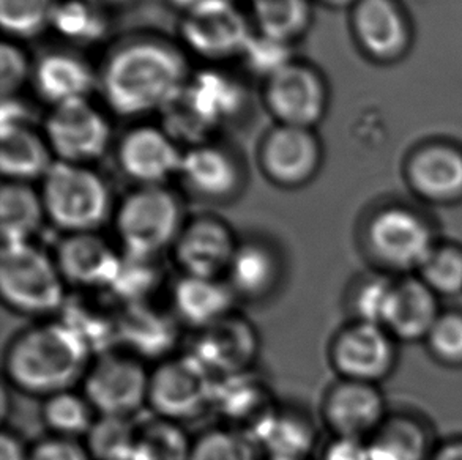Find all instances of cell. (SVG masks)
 <instances>
[{
	"label": "cell",
	"mask_w": 462,
	"mask_h": 460,
	"mask_svg": "<svg viewBox=\"0 0 462 460\" xmlns=\"http://www.w3.org/2000/svg\"><path fill=\"white\" fill-rule=\"evenodd\" d=\"M189 79L187 59L175 46L155 38L122 44L98 75L107 106L122 117L162 113Z\"/></svg>",
	"instance_id": "1"
},
{
	"label": "cell",
	"mask_w": 462,
	"mask_h": 460,
	"mask_svg": "<svg viewBox=\"0 0 462 460\" xmlns=\"http://www.w3.org/2000/svg\"><path fill=\"white\" fill-rule=\"evenodd\" d=\"M92 356L81 337L59 320L33 325L13 337L4 366L16 390L50 398L84 380Z\"/></svg>",
	"instance_id": "2"
},
{
	"label": "cell",
	"mask_w": 462,
	"mask_h": 460,
	"mask_svg": "<svg viewBox=\"0 0 462 460\" xmlns=\"http://www.w3.org/2000/svg\"><path fill=\"white\" fill-rule=\"evenodd\" d=\"M245 106V90L237 79L217 69L189 76L181 94L162 111V130L175 143L189 147L206 143L221 124L237 117Z\"/></svg>",
	"instance_id": "3"
},
{
	"label": "cell",
	"mask_w": 462,
	"mask_h": 460,
	"mask_svg": "<svg viewBox=\"0 0 462 460\" xmlns=\"http://www.w3.org/2000/svg\"><path fill=\"white\" fill-rule=\"evenodd\" d=\"M442 238L425 213L390 204L377 208L363 227V248L379 271L417 274Z\"/></svg>",
	"instance_id": "4"
},
{
	"label": "cell",
	"mask_w": 462,
	"mask_h": 460,
	"mask_svg": "<svg viewBox=\"0 0 462 460\" xmlns=\"http://www.w3.org/2000/svg\"><path fill=\"white\" fill-rule=\"evenodd\" d=\"M42 185L46 218L69 234L97 232L113 210L106 181L84 164L56 161Z\"/></svg>",
	"instance_id": "5"
},
{
	"label": "cell",
	"mask_w": 462,
	"mask_h": 460,
	"mask_svg": "<svg viewBox=\"0 0 462 460\" xmlns=\"http://www.w3.org/2000/svg\"><path fill=\"white\" fill-rule=\"evenodd\" d=\"M65 281L54 259L32 243L4 244L0 254V295L12 311L44 317L62 309Z\"/></svg>",
	"instance_id": "6"
},
{
	"label": "cell",
	"mask_w": 462,
	"mask_h": 460,
	"mask_svg": "<svg viewBox=\"0 0 462 460\" xmlns=\"http://www.w3.org/2000/svg\"><path fill=\"white\" fill-rule=\"evenodd\" d=\"M183 210L171 189L139 187L122 200L116 212V230L124 251L160 255L174 246L183 229Z\"/></svg>",
	"instance_id": "7"
},
{
	"label": "cell",
	"mask_w": 462,
	"mask_h": 460,
	"mask_svg": "<svg viewBox=\"0 0 462 460\" xmlns=\"http://www.w3.org/2000/svg\"><path fill=\"white\" fill-rule=\"evenodd\" d=\"M218 379L191 354L162 360L151 373L149 402L162 419L183 423L213 409Z\"/></svg>",
	"instance_id": "8"
},
{
	"label": "cell",
	"mask_w": 462,
	"mask_h": 460,
	"mask_svg": "<svg viewBox=\"0 0 462 460\" xmlns=\"http://www.w3.org/2000/svg\"><path fill=\"white\" fill-rule=\"evenodd\" d=\"M151 373L132 354H98L84 377V396L106 417L132 418L149 402Z\"/></svg>",
	"instance_id": "9"
},
{
	"label": "cell",
	"mask_w": 462,
	"mask_h": 460,
	"mask_svg": "<svg viewBox=\"0 0 462 460\" xmlns=\"http://www.w3.org/2000/svg\"><path fill=\"white\" fill-rule=\"evenodd\" d=\"M400 345L381 325L352 320L331 343V366L339 379L382 385L398 369Z\"/></svg>",
	"instance_id": "10"
},
{
	"label": "cell",
	"mask_w": 462,
	"mask_h": 460,
	"mask_svg": "<svg viewBox=\"0 0 462 460\" xmlns=\"http://www.w3.org/2000/svg\"><path fill=\"white\" fill-rule=\"evenodd\" d=\"M44 137L56 161L88 166L109 149L111 124L90 101H69L52 107L44 122Z\"/></svg>",
	"instance_id": "11"
},
{
	"label": "cell",
	"mask_w": 462,
	"mask_h": 460,
	"mask_svg": "<svg viewBox=\"0 0 462 460\" xmlns=\"http://www.w3.org/2000/svg\"><path fill=\"white\" fill-rule=\"evenodd\" d=\"M180 35L194 54L218 62L242 56L254 31L234 0H223L185 12Z\"/></svg>",
	"instance_id": "12"
},
{
	"label": "cell",
	"mask_w": 462,
	"mask_h": 460,
	"mask_svg": "<svg viewBox=\"0 0 462 460\" xmlns=\"http://www.w3.org/2000/svg\"><path fill=\"white\" fill-rule=\"evenodd\" d=\"M263 101L278 124L312 130L328 107V87L318 69L292 62L265 81Z\"/></svg>",
	"instance_id": "13"
},
{
	"label": "cell",
	"mask_w": 462,
	"mask_h": 460,
	"mask_svg": "<svg viewBox=\"0 0 462 460\" xmlns=\"http://www.w3.org/2000/svg\"><path fill=\"white\" fill-rule=\"evenodd\" d=\"M350 29L374 62H400L412 50V23L400 0H358L350 8Z\"/></svg>",
	"instance_id": "14"
},
{
	"label": "cell",
	"mask_w": 462,
	"mask_h": 460,
	"mask_svg": "<svg viewBox=\"0 0 462 460\" xmlns=\"http://www.w3.org/2000/svg\"><path fill=\"white\" fill-rule=\"evenodd\" d=\"M387 396L381 385L339 379L327 391L322 418L333 437L368 442L390 415Z\"/></svg>",
	"instance_id": "15"
},
{
	"label": "cell",
	"mask_w": 462,
	"mask_h": 460,
	"mask_svg": "<svg viewBox=\"0 0 462 460\" xmlns=\"http://www.w3.org/2000/svg\"><path fill=\"white\" fill-rule=\"evenodd\" d=\"M259 162L272 183L300 188L318 175L322 164V145L310 128L278 124L263 137Z\"/></svg>",
	"instance_id": "16"
},
{
	"label": "cell",
	"mask_w": 462,
	"mask_h": 460,
	"mask_svg": "<svg viewBox=\"0 0 462 460\" xmlns=\"http://www.w3.org/2000/svg\"><path fill=\"white\" fill-rule=\"evenodd\" d=\"M404 177L415 198L430 206L462 204V149L450 143H428L409 155Z\"/></svg>",
	"instance_id": "17"
},
{
	"label": "cell",
	"mask_w": 462,
	"mask_h": 460,
	"mask_svg": "<svg viewBox=\"0 0 462 460\" xmlns=\"http://www.w3.org/2000/svg\"><path fill=\"white\" fill-rule=\"evenodd\" d=\"M213 409L227 429L261 443L278 415L270 386L253 373L218 380Z\"/></svg>",
	"instance_id": "18"
},
{
	"label": "cell",
	"mask_w": 462,
	"mask_h": 460,
	"mask_svg": "<svg viewBox=\"0 0 462 460\" xmlns=\"http://www.w3.org/2000/svg\"><path fill=\"white\" fill-rule=\"evenodd\" d=\"M189 354L217 379L250 373L259 354V335L248 318L236 312L199 331Z\"/></svg>",
	"instance_id": "19"
},
{
	"label": "cell",
	"mask_w": 462,
	"mask_h": 460,
	"mask_svg": "<svg viewBox=\"0 0 462 460\" xmlns=\"http://www.w3.org/2000/svg\"><path fill=\"white\" fill-rule=\"evenodd\" d=\"M238 243L231 227L217 216H198L183 225L174 244L183 274L219 278L227 273Z\"/></svg>",
	"instance_id": "20"
},
{
	"label": "cell",
	"mask_w": 462,
	"mask_h": 460,
	"mask_svg": "<svg viewBox=\"0 0 462 460\" xmlns=\"http://www.w3.org/2000/svg\"><path fill=\"white\" fill-rule=\"evenodd\" d=\"M181 156L179 143L151 124L128 131L117 149L120 169L139 187H158L179 175Z\"/></svg>",
	"instance_id": "21"
},
{
	"label": "cell",
	"mask_w": 462,
	"mask_h": 460,
	"mask_svg": "<svg viewBox=\"0 0 462 460\" xmlns=\"http://www.w3.org/2000/svg\"><path fill=\"white\" fill-rule=\"evenodd\" d=\"M120 257L97 232L69 234L57 244V268L65 284L79 290H101L113 286L119 271Z\"/></svg>",
	"instance_id": "22"
},
{
	"label": "cell",
	"mask_w": 462,
	"mask_h": 460,
	"mask_svg": "<svg viewBox=\"0 0 462 460\" xmlns=\"http://www.w3.org/2000/svg\"><path fill=\"white\" fill-rule=\"evenodd\" d=\"M442 311V299L417 274L398 276L383 328L401 345L423 344Z\"/></svg>",
	"instance_id": "23"
},
{
	"label": "cell",
	"mask_w": 462,
	"mask_h": 460,
	"mask_svg": "<svg viewBox=\"0 0 462 460\" xmlns=\"http://www.w3.org/2000/svg\"><path fill=\"white\" fill-rule=\"evenodd\" d=\"M179 175L189 193L210 202L231 199L242 185L237 160L225 149L207 143L183 152Z\"/></svg>",
	"instance_id": "24"
},
{
	"label": "cell",
	"mask_w": 462,
	"mask_h": 460,
	"mask_svg": "<svg viewBox=\"0 0 462 460\" xmlns=\"http://www.w3.org/2000/svg\"><path fill=\"white\" fill-rule=\"evenodd\" d=\"M174 312L162 311L152 303L122 306L119 309L120 345L139 360H162L168 356L179 339Z\"/></svg>",
	"instance_id": "25"
},
{
	"label": "cell",
	"mask_w": 462,
	"mask_h": 460,
	"mask_svg": "<svg viewBox=\"0 0 462 460\" xmlns=\"http://www.w3.org/2000/svg\"><path fill=\"white\" fill-rule=\"evenodd\" d=\"M236 299L229 282L183 274L172 289V309L180 324L200 331L232 314Z\"/></svg>",
	"instance_id": "26"
},
{
	"label": "cell",
	"mask_w": 462,
	"mask_h": 460,
	"mask_svg": "<svg viewBox=\"0 0 462 460\" xmlns=\"http://www.w3.org/2000/svg\"><path fill=\"white\" fill-rule=\"evenodd\" d=\"M368 446L371 460H431L438 442L431 423L419 413L392 410Z\"/></svg>",
	"instance_id": "27"
},
{
	"label": "cell",
	"mask_w": 462,
	"mask_h": 460,
	"mask_svg": "<svg viewBox=\"0 0 462 460\" xmlns=\"http://www.w3.org/2000/svg\"><path fill=\"white\" fill-rule=\"evenodd\" d=\"M38 95L51 106L69 101L88 100L98 88V75L84 59L69 52H50L33 69Z\"/></svg>",
	"instance_id": "28"
},
{
	"label": "cell",
	"mask_w": 462,
	"mask_h": 460,
	"mask_svg": "<svg viewBox=\"0 0 462 460\" xmlns=\"http://www.w3.org/2000/svg\"><path fill=\"white\" fill-rule=\"evenodd\" d=\"M227 282L234 293L245 299H265L275 290L282 276V259L275 246L263 240L238 243Z\"/></svg>",
	"instance_id": "29"
},
{
	"label": "cell",
	"mask_w": 462,
	"mask_h": 460,
	"mask_svg": "<svg viewBox=\"0 0 462 460\" xmlns=\"http://www.w3.org/2000/svg\"><path fill=\"white\" fill-rule=\"evenodd\" d=\"M54 162L56 158L46 137L31 126L0 130V169L6 181L43 180Z\"/></svg>",
	"instance_id": "30"
},
{
	"label": "cell",
	"mask_w": 462,
	"mask_h": 460,
	"mask_svg": "<svg viewBox=\"0 0 462 460\" xmlns=\"http://www.w3.org/2000/svg\"><path fill=\"white\" fill-rule=\"evenodd\" d=\"M62 324L75 331L94 356L119 347V309L114 311L88 295L65 299Z\"/></svg>",
	"instance_id": "31"
},
{
	"label": "cell",
	"mask_w": 462,
	"mask_h": 460,
	"mask_svg": "<svg viewBox=\"0 0 462 460\" xmlns=\"http://www.w3.org/2000/svg\"><path fill=\"white\" fill-rule=\"evenodd\" d=\"M46 210L42 193L31 183L5 181L0 189V232L2 244L31 243L42 229Z\"/></svg>",
	"instance_id": "32"
},
{
	"label": "cell",
	"mask_w": 462,
	"mask_h": 460,
	"mask_svg": "<svg viewBox=\"0 0 462 460\" xmlns=\"http://www.w3.org/2000/svg\"><path fill=\"white\" fill-rule=\"evenodd\" d=\"M162 281L164 268L160 255L133 254L124 251L119 271L107 292L122 306L151 303L152 297L162 286Z\"/></svg>",
	"instance_id": "33"
},
{
	"label": "cell",
	"mask_w": 462,
	"mask_h": 460,
	"mask_svg": "<svg viewBox=\"0 0 462 460\" xmlns=\"http://www.w3.org/2000/svg\"><path fill=\"white\" fill-rule=\"evenodd\" d=\"M316 442L318 429L311 418L300 410L280 409L261 445L269 459L307 460Z\"/></svg>",
	"instance_id": "34"
},
{
	"label": "cell",
	"mask_w": 462,
	"mask_h": 460,
	"mask_svg": "<svg viewBox=\"0 0 462 460\" xmlns=\"http://www.w3.org/2000/svg\"><path fill=\"white\" fill-rule=\"evenodd\" d=\"M257 32L294 43L311 24L310 0H251Z\"/></svg>",
	"instance_id": "35"
},
{
	"label": "cell",
	"mask_w": 462,
	"mask_h": 460,
	"mask_svg": "<svg viewBox=\"0 0 462 460\" xmlns=\"http://www.w3.org/2000/svg\"><path fill=\"white\" fill-rule=\"evenodd\" d=\"M50 27L63 40L76 44L100 43L109 31L103 8L86 0L56 2Z\"/></svg>",
	"instance_id": "36"
},
{
	"label": "cell",
	"mask_w": 462,
	"mask_h": 460,
	"mask_svg": "<svg viewBox=\"0 0 462 460\" xmlns=\"http://www.w3.org/2000/svg\"><path fill=\"white\" fill-rule=\"evenodd\" d=\"M46 428L56 437L79 438L88 434L94 426L95 409L84 394L73 390L57 392L44 400L42 409Z\"/></svg>",
	"instance_id": "37"
},
{
	"label": "cell",
	"mask_w": 462,
	"mask_h": 460,
	"mask_svg": "<svg viewBox=\"0 0 462 460\" xmlns=\"http://www.w3.org/2000/svg\"><path fill=\"white\" fill-rule=\"evenodd\" d=\"M193 442L181 426L156 417L139 426L132 460H189Z\"/></svg>",
	"instance_id": "38"
},
{
	"label": "cell",
	"mask_w": 462,
	"mask_h": 460,
	"mask_svg": "<svg viewBox=\"0 0 462 460\" xmlns=\"http://www.w3.org/2000/svg\"><path fill=\"white\" fill-rule=\"evenodd\" d=\"M139 426L132 418L100 415L86 436V448L92 460H132Z\"/></svg>",
	"instance_id": "39"
},
{
	"label": "cell",
	"mask_w": 462,
	"mask_h": 460,
	"mask_svg": "<svg viewBox=\"0 0 462 460\" xmlns=\"http://www.w3.org/2000/svg\"><path fill=\"white\" fill-rule=\"evenodd\" d=\"M417 276L439 299L462 297V244L440 240L421 265Z\"/></svg>",
	"instance_id": "40"
},
{
	"label": "cell",
	"mask_w": 462,
	"mask_h": 460,
	"mask_svg": "<svg viewBox=\"0 0 462 460\" xmlns=\"http://www.w3.org/2000/svg\"><path fill=\"white\" fill-rule=\"evenodd\" d=\"M396 276L375 270L352 286L349 306L354 320L383 327Z\"/></svg>",
	"instance_id": "41"
},
{
	"label": "cell",
	"mask_w": 462,
	"mask_h": 460,
	"mask_svg": "<svg viewBox=\"0 0 462 460\" xmlns=\"http://www.w3.org/2000/svg\"><path fill=\"white\" fill-rule=\"evenodd\" d=\"M57 0H0V24L6 35L27 40L51 25Z\"/></svg>",
	"instance_id": "42"
},
{
	"label": "cell",
	"mask_w": 462,
	"mask_h": 460,
	"mask_svg": "<svg viewBox=\"0 0 462 460\" xmlns=\"http://www.w3.org/2000/svg\"><path fill=\"white\" fill-rule=\"evenodd\" d=\"M426 352L445 369H462V309H444L426 337Z\"/></svg>",
	"instance_id": "43"
},
{
	"label": "cell",
	"mask_w": 462,
	"mask_h": 460,
	"mask_svg": "<svg viewBox=\"0 0 462 460\" xmlns=\"http://www.w3.org/2000/svg\"><path fill=\"white\" fill-rule=\"evenodd\" d=\"M256 445L238 432L218 428L194 440L189 460H261Z\"/></svg>",
	"instance_id": "44"
},
{
	"label": "cell",
	"mask_w": 462,
	"mask_h": 460,
	"mask_svg": "<svg viewBox=\"0 0 462 460\" xmlns=\"http://www.w3.org/2000/svg\"><path fill=\"white\" fill-rule=\"evenodd\" d=\"M292 54V43L254 32L240 57L253 75L261 76L267 81L289 63L294 62Z\"/></svg>",
	"instance_id": "45"
},
{
	"label": "cell",
	"mask_w": 462,
	"mask_h": 460,
	"mask_svg": "<svg viewBox=\"0 0 462 460\" xmlns=\"http://www.w3.org/2000/svg\"><path fill=\"white\" fill-rule=\"evenodd\" d=\"M31 75V65L27 62L24 51L14 43H2L0 46V92L2 98L14 97Z\"/></svg>",
	"instance_id": "46"
},
{
	"label": "cell",
	"mask_w": 462,
	"mask_h": 460,
	"mask_svg": "<svg viewBox=\"0 0 462 460\" xmlns=\"http://www.w3.org/2000/svg\"><path fill=\"white\" fill-rule=\"evenodd\" d=\"M29 460H92L88 448L75 438L52 436L31 449Z\"/></svg>",
	"instance_id": "47"
},
{
	"label": "cell",
	"mask_w": 462,
	"mask_h": 460,
	"mask_svg": "<svg viewBox=\"0 0 462 460\" xmlns=\"http://www.w3.org/2000/svg\"><path fill=\"white\" fill-rule=\"evenodd\" d=\"M320 460H371L366 440L333 437L324 451Z\"/></svg>",
	"instance_id": "48"
},
{
	"label": "cell",
	"mask_w": 462,
	"mask_h": 460,
	"mask_svg": "<svg viewBox=\"0 0 462 460\" xmlns=\"http://www.w3.org/2000/svg\"><path fill=\"white\" fill-rule=\"evenodd\" d=\"M19 126H31V111L23 101L14 97H8L2 100V113H0V130H10Z\"/></svg>",
	"instance_id": "49"
},
{
	"label": "cell",
	"mask_w": 462,
	"mask_h": 460,
	"mask_svg": "<svg viewBox=\"0 0 462 460\" xmlns=\"http://www.w3.org/2000/svg\"><path fill=\"white\" fill-rule=\"evenodd\" d=\"M31 451L12 432H2L0 437V460H29Z\"/></svg>",
	"instance_id": "50"
},
{
	"label": "cell",
	"mask_w": 462,
	"mask_h": 460,
	"mask_svg": "<svg viewBox=\"0 0 462 460\" xmlns=\"http://www.w3.org/2000/svg\"><path fill=\"white\" fill-rule=\"evenodd\" d=\"M431 460H462V438H450L438 443Z\"/></svg>",
	"instance_id": "51"
},
{
	"label": "cell",
	"mask_w": 462,
	"mask_h": 460,
	"mask_svg": "<svg viewBox=\"0 0 462 460\" xmlns=\"http://www.w3.org/2000/svg\"><path fill=\"white\" fill-rule=\"evenodd\" d=\"M175 6H179L183 12H188L196 6L210 4V2H223V0H171Z\"/></svg>",
	"instance_id": "52"
},
{
	"label": "cell",
	"mask_w": 462,
	"mask_h": 460,
	"mask_svg": "<svg viewBox=\"0 0 462 460\" xmlns=\"http://www.w3.org/2000/svg\"><path fill=\"white\" fill-rule=\"evenodd\" d=\"M86 2H90V4L100 6V8L105 10L106 6L126 5V4H128V2H132V0H86Z\"/></svg>",
	"instance_id": "53"
},
{
	"label": "cell",
	"mask_w": 462,
	"mask_h": 460,
	"mask_svg": "<svg viewBox=\"0 0 462 460\" xmlns=\"http://www.w3.org/2000/svg\"><path fill=\"white\" fill-rule=\"evenodd\" d=\"M320 2L327 6H331V8H347V6L352 8L358 0H320Z\"/></svg>",
	"instance_id": "54"
},
{
	"label": "cell",
	"mask_w": 462,
	"mask_h": 460,
	"mask_svg": "<svg viewBox=\"0 0 462 460\" xmlns=\"http://www.w3.org/2000/svg\"><path fill=\"white\" fill-rule=\"evenodd\" d=\"M269 460H276V459H269Z\"/></svg>",
	"instance_id": "55"
}]
</instances>
